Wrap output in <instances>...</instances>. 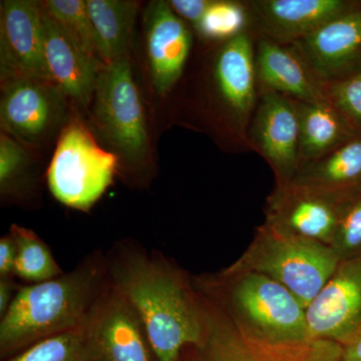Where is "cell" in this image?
Instances as JSON below:
<instances>
[{
  "mask_svg": "<svg viewBox=\"0 0 361 361\" xmlns=\"http://www.w3.org/2000/svg\"><path fill=\"white\" fill-rule=\"evenodd\" d=\"M111 284L139 316L157 361H180L205 336V301L193 277L157 250L133 239L106 253Z\"/></svg>",
  "mask_w": 361,
  "mask_h": 361,
  "instance_id": "cell-1",
  "label": "cell"
},
{
  "mask_svg": "<svg viewBox=\"0 0 361 361\" xmlns=\"http://www.w3.org/2000/svg\"><path fill=\"white\" fill-rule=\"evenodd\" d=\"M111 285L106 253L94 250L61 276L20 286L0 317V357L37 342L82 329Z\"/></svg>",
  "mask_w": 361,
  "mask_h": 361,
  "instance_id": "cell-2",
  "label": "cell"
},
{
  "mask_svg": "<svg viewBox=\"0 0 361 361\" xmlns=\"http://www.w3.org/2000/svg\"><path fill=\"white\" fill-rule=\"evenodd\" d=\"M206 58L195 78L192 101L198 125L223 149L251 152L248 130L257 106L259 87L250 32L219 44H209Z\"/></svg>",
  "mask_w": 361,
  "mask_h": 361,
  "instance_id": "cell-3",
  "label": "cell"
},
{
  "mask_svg": "<svg viewBox=\"0 0 361 361\" xmlns=\"http://www.w3.org/2000/svg\"><path fill=\"white\" fill-rule=\"evenodd\" d=\"M193 281L246 338L268 345H302L313 341L306 308L271 278L225 268L215 274L193 277Z\"/></svg>",
  "mask_w": 361,
  "mask_h": 361,
  "instance_id": "cell-4",
  "label": "cell"
},
{
  "mask_svg": "<svg viewBox=\"0 0 361 361\" xmlns=\"http://www.w3.org/2000/svg\"><path fill=\"white\" fill-rule=\"evenodd\" d=\"M92 120L132 183L151 177V145L129 56L104 66L97 77Z\"/></svg>",
  "mask_w": 361,
  "mask_h": 361,
  "instance_id": "cell-5",
  "label": "cell"
},
{
  "mask_svg": "<svg viewBox=\"0 0 361 361\" xmlns=\"http://www.w3.org/2000/svg\"><path fill=\"white\" fill-rule=\"evenodd\" d=\"M339 263L329 246L283 236L263 224L243 255L226 269L265 275L288 289L307 308Z\"/></svg>",
  "mask_w": 361,
  "mask_h": 361,
  "instance_id": "cell-6",
  "label": "cell"
},
{
  "mask_svg": "<svg viewBox=\"0 0 361 361\" xmlns=\"http://www.w3.org/2000/svg\"><path fill=\"white\" fill-rule=\"evenodd\" d=\"M118 160L78 121L66 126L47 170V185L63 205L89 212L111 186Z\"/></svg>",
  "mask_w": 361,
  "mask_h": 361,
  "instance_id": "cell-7",
  "label": "cell"
},
{
  "mask_svg": "<svg viewBox=\"0 0 361 361\" xmlns=\"http://www.w3.org/2000/svg\"><path fill=\"white\" fill-rule=\"evenodd\" d=\"M201 294L207 310L205 336L188 348L180 361H341L342 346L336 342L268 345L252 341L240 334L217 304Z\"/></svg>",
  "mask_w": 361,
  "mask_h": 361,
  "instance_id": "cell-8",
  "label": "cell"
},
{
  "mask_svg": "<svg viewBox=\"0 0 361 361\" xmlns=\"http://www.w3.org/2000/svg\"><path fill=\"white\" fill-rule=\"evenodd\" d=\"M355 194L332 193L295 183L276 185L266 200L264 225L283 236L330 246L342 209Z\"/></svg>",
  "mask_w": 361,
  "mask_h": 361,
  "instance_id": "cell-9",
  "label": "cell"
},
{
  "mask_svg": "<svg viewBox=\"0 0 361 361\" xmlns=\"http://www.w3.org/2000/svg\"><path fill=\"white\" fill-rule=\"evenodd\" d=\"M66 97L52 82L33 78L1 82L2 132L23 146H37L58 129L65 116Z\"/></svg>",
  "mask_w": 361,
  "mask_h": 361,
  "instance_id": "cell-10",
  "label": "cell"
},
{
  "mask_svg": "<svg viewBox=\"0 0 361 361\" xmlns=\"http://www.w3.org/2000/svg\"><path fill=\"white\" fill-rule=\"evenodd\" d=\"M84 334L90 361H157L139 316L113 284L90 315Z\"/></svg>",
  "mask_w": 361,
  "mask_h": 361,
  "instance_id": "cell-11",
  "label": "cell"
},
{
  "mask_svg": "<svg viewBox=\"0 0 361 361\" xmlns=\"http://www.w3.org/2000/svg\"><path fill=\"white\" fill-rule=\"evenodd\" d=\"M251 151L267 161L276 185L290 184L299 167V120L290 97L273 92H259L248 130Z\"/></svg>",
  "mask_w": 361,
  "mask_h": 361,
  "instance_id": "cell-12",
  "label": "cell"
},
{
  "mask_svg": "<svg viewBox=\"0 0 361 361\" xmlns=\"http://www.w3.org/2000/svg\"><path fill=\"white\" fill-rule=\"evenodd\" d=\"M0 68L1 82L33 78L52 82L44 61L42 1H1Z\"/></svg>",
  "mask_w": 361,
  "mask_h": 361,
  "instance_id": "cell-13",
  "label": "cell"
},
{
  "mask_svg": "<svg viewBox=\"0 0 361 361\" xmlns=\"http://www.w3.org/2000/svg\"><path fill=\"white\" fill-rule=\"evenodd\" d=\"M311 339L348 343L361 332V259L339 263L306 308Z\"/></svg>",
  "mask_w": 361,
  "mask_h": 361,
  "instance_id": "cell-14",
  "label": "cell"
},
{
  "mask_svg": "<svg viewBox=\"0 0 361 361\" xmlns=\"http://www.w3.org/2000/svg\"><path fill=\"white\" fill-rule=\"evenodd\" d=\"M250 16L249 32L292 44L329 21L353 11L361 0H246Z\"/></svg>",
  "mask_w": 361,
  "mask_h": 361,
  "instance_id": "cell-15",
  "label": "cell"
},
{
  "mask_svg": "<svg viewBox=\"0 0 361 361\" xmlns=\"http://www.w3.org/2000/svg\"><path fill=\"white\" fill-rule=\"evenodd\" d=\"M145 42L152 85L159 96L170 94L186 70L193 32L168 1H153L145 13Z\"/></svg>",
  "mask_w": 361,
  "mask_h": 361,
  "instance_id": "cell-16",
  "label": "cell"
},
{
  "mask_svg": "<svg viewBox=\"0 0 361 361\" xmlns=\"http://www.w3.org/2000/svg\"><path fill=\"white\" fill-rule=\"evenodd\" d=\"M292 45L325 85L355 75L361 70V2Z\"/></svg>",
  "mask_w": 361,
  "mask_h": 361,
  "instance_id": "cell-17",
  "label": "cell"
},
{
  "mask_svg": "<svg viewBox=\"0 0 361 361\" xmlns=\"http://www.w3.org/2000/svg\"><path fill=\"white\" fill-rule=\"evenodd\" d=\"M254 63L259 92H273L305 103H327L326 85L292 44L254 37Z\"/></svg>",
  "mask_w": 361,
  "mask_h": 361,
  "instance_id": "cell-18",
  "label": "cell"
},
{
  "mask_svg": "<svg viewBox=\"0 0 361 361\" xmlns=\"http://www.w3.org/2000/svg\"><path fill=\"white\" fill-rule=\"evenodd\" d=\"M42 8L44 61L52 84L66 97L89 106L94 99L99 71L106 65L85 54L42 4Z\"/></svg>",
  "mask_w": 361,
  "mask_h": 361,
  "instance_id": "cell-19",
  "label": "cell"
},
{
  "mask_svg": "<svg viewBox=\"0 0 361 361\" xmlns=\"http://www.w3.org/2000/svg\"><path fill=\"white\" fill-rule=\"evenodd\" d=\"M294 102L299 120L300 167L331 153L360 133L331 102Z\"/></svg>",
  "mask_w": 361,
  "mask_h": 361,
  "instance_id": "cell-20",
  "label": "cell"
},
{
  "mask_svg": "<svg viewBox=\"0 0 361 361\" xmlns=\"http://www.w3.org/2000/svg\"><path fill=\"white\" fill-rule=\"evenodd\" d=\"M291 183L337 194L361 191V133L331 153L301 166Z\"/></svg>",
  "mask_w": 361,
  "mask_h": 361,
  "instance_id": "cell-21",
  "label": "cell"
},
{
  "mask_svg": "<svg viewBox=\"0 0 361 361\" xmlns=\"http://www.w3.org/2000/svg\"><path fill=\"white\" fill-rule=\"evenodd\" d=\"M87 6L104 65L128 56L139 4L128 0H87Z\"/></svg>",
  "mask_w": 361,
  "mask_h": 361,
  "instance_id": "cell-22",
  "label": "cell"
},
{
  "mask_svg": "<svg viewBox=\"0 0 361 361\" xmlns=\"http://www.w3.org/2000/svg\"><path fill=\"white\" fill-rule=\"evenodd\" d=\"M37 180L26 147L11 135H0V196L6 203L23 204L37 195Z\"/></svg>",
  "mask_w": 361,
  "mask_h": 361,
  "instance_id": "cell-23",
  "label": "cell"
},
{
  "mask_svg": "<svg viewBox=\"0 0 361 361\" xmlns=\"http://www.w3.org/2000/svg\"><path fill=\"white\" fill-rule=\"evenodd\" d=\"M16 244L14 275L32 284L40 283L63 275V271L37 233L13 224L9 230Z\"/></svg>",
  "mask_w": 361,
  "mask_h": 361,
  "instance_id": "cell-24",
  "label": "cell"
},
{
  "mask_svg": "<svg viewBox=\"0 0 361 361\" xmlns=\"http://www.w3.org/2000/svg\"><path fill=\"white\" fill-rule=\"evenodd\" d=\"M249 27L250 16L246 0H211L194 30L206 44H219L249 32Z\"/></svg>",
  "mask_w": 361,
  "mask_h": 361,
  "instance_id": "cell-25",
  "label": "cell"
},
{
  "mask_svg": "<svg viewBox=\"0 0 361 361\" xmlns=\"http://www.w3.org/2000/svg\"><path fill=\"white\" fill-rule=\"evenodd\" d=\"M42 4L45 11L85 54L104 65L99 56L96 35L87 13V0H47Z\"/></svg>",
  "mask_w": 361,
  "mask_h": 361,
  "instance_id": "cell-26",
  "label": "cell"
},
{
  "mask_svg": "<svg viewBox=\"0 0 361 361\" xmlns=\"http://www.w3.org/2000/svg\"><path fill=\"white\" fill-rule=\"evenodd\" d=\"M4 361H90L84 327L44 339Z\"/></svg>",
  "mask_w": 361,
  "mask_h": 361,
  "instance_id": "cell-27",
  "label": "cell"
},
{
  "mask_svg": "<svg viewBox=\"0 0 361 361\" xmlns=\"http://www.w3.org/2000/svg\"><path fill=\"white\" fill-rule=\"evenodd\" d=\"M329 247L341 262L361 259V191L346 201Z\"/></svg>",
  "mask_w": 361,
  "mask_h": 361,
  "instance_id": "cell-28",
  "label": "cell"
},
{
  "mask_svg": "<svg viewBox=\"0 0 361 361\" xmlns=\"http://www.w3.org/2000/svg\"><path fill=\"white\" fill-rule=\"evenodd\" d=\"M327 97L361 133V70L350 77L326 85Z\"/></svg>",
  "mask_w": 361,
  "mask_h": 361,
  "instance_id": "cell-29",
  "label": "cell"
},
{
  "mask_svg": "<svg viewBox=\"0 0 361 361\" xmlns=\"http://www.w3.org/2000/svg\"><path fill=\"white\" fill-rule=\"evenodd\" d=\"M168 2L174 13L194 30L210 6L211 0H171Z\"/></svg>",
  "mask_w": 361,
  "mask_h": 361,
  "instance_id": "cell-30",
  "label": "cell"
},
{
  "mask_svg": "<svg viewBox=\"0 0 361 361\" xmlns=\"http://www.w3.org/2000/svg\"><path fill=\"white\" fill-rule=\"evenodd\" d=\"M16 244L11 233L0 238V278L16 277Z\"/></svg>",
  "mask_w": 361,
  "mask_h": 361,
  "instance_id": "cell-31",
  "label": "cell"
},
{
  "mask_svg": "<svg viewBox=\"0 0 361 361\" xmlns=\"http://www.w3.org/2000/svg\"><path fill=\"white\" fill-rule=\"evenodd\" d=\"M20 288L14 277L0 278V317L6 314L11 307Z\"/></svg>",
  "mask_w": 361,
  "mask_h": 361,
  "instance_id": "cell-32",
  "label": "cell"
},
{
  "mask_svg": "<svg viewBox=\"0 0 361 361\" xmlns=\"http://www.w3.org/2000/svg\"><path fill=\"white\" fill-rule=\"evenodd\" d=\"M341 346V361H361V332Z\"/></svg>",
  "mask_w": 361,
  "mask_h": 361,
  "instance_id": "cell-33",
  "label": "cell"
}]
</instances>
